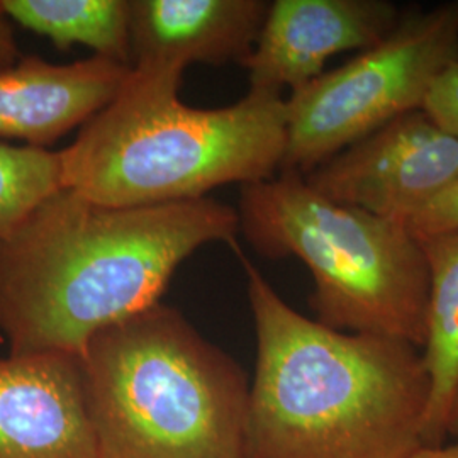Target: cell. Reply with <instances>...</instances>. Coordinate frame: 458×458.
Instances as JSON below:
<instances>
[{"mask_svg": "<svg viewBox=\"0 0 458 458\" xmlns=\"http://www.w3.org/2000/svg\"><path fill=\"white\" fill-rule=\"evenodd\" d=\"M231 246L257 335L245 458H411L423 448L421 348L306 318Z\"/></svg>", "mask_w": 458, "mask_h": 458, "instance_id": "obj_2", "label": "cell"}, {"mask_svg": "<svg viewBox=\"0 0 458 458\" xmlns=\"http://www.w3.org/2000/svg\"><path fill=\"white\" fill-rule=\"evenodd\" d=\"M238 219L262 257L308 267L316 321L423 348L429 268L403 225L329 200L293 172L243 185Z\"/></svg>", "mask_w": 458, "mask_h": 458, "instance_id": "obj_5", "label": "cell"}, {"mask_svg": "<svg viewBox=\"0 0 458 458\" xmlns=\"http://www.w3.org/2000/svg\"><path fill=\"white\" fill-rule=\"evenodd\" d=\"M183 72L132 65L115 98L60 151L64 187L104 206L147 208L274 179L287 143L285 98L248 90L226 107L196 109L179 98Z\"/></svg>", "mask_w": 458, "mask_h": 458, "instance_id": "obj_3", "label": "cell"}, {"mask_svg": "<svg viewBox=\"0 0 458 458\" xmlns=\"http://www.w3.org/2000/svg\"><path fill=\"white\" fill-rule=\"evenodd\" d=\"M448 437H454L455 442H458V395L452 412V421H450V429H448Z\"/></svg>", "mask_w": 458, "mask_h": 458, "instance_id": "obj_19", "label": "cell"}, {"mask_svg": "<svg viewBox=\"0 0 458 458\" xmlns=\"http://www.w3.org/2000/svg\"><path fill=\"white\" fill-rule=\"evenodd\" d=\"M429 268V301L423 344L429 395L425 446L443 445L458 395V231L420 240Z\"/></svg>", "mask_w": 458, "mask_h": 458, "instance_id": "obj_12", "label": "cell"}, {"mask_svg": "<svg viewBox=\"0 0 458 458\" xmlns=\"http://www.w3.org/2000/svg\"><path fill=\"white\" fill-rule=\"evenodd\" d=\"M316 192L404 225L458 182V140L425 111L401 115L304 175Z\"/></svg>", "mask_w": 458, "mask_h": 458, "instance_id": "obj_7", "label": "cell"}, {"mask_svg": "<svg viewBox=\"0 0 458 458\" xmlns=\"http://www.w3.org/2000/svg\"><path fill=\"white\" fill-rule=\"evenodd\" d=\"M60 189V151L0 143V238Z\"/></svg>", "mask_w": 458, "mask_h": 458, "instance_id": "obj_14", "label": "cell"}, {"mask_svg": "<svg viewBox=\"0 0 458 458\" xmlns=\"http://www.w3.org/2000/svg\"><path fill=\"white\" fill-rule=\"evenodd\" d=\"M268 5L263 0H130L132 65H243Z\"/></svg>", "mask_w": 458, "mask_h": 458, "instance_id": "obj_11", "label": "cell"}, {"mask_svg": "<svg viewBox=\"0 0 458 458\" xmlns=\"http://www.w3.org/2000/svg\"><path fill=\"white\" fill-rule=\"evenodd\" d=\"M19 60H21V51L17 47L11 21L0 9V70L16 65Z\"/></svg>", "mask_w": 458, "mask_h": 458, "instance_id": "obj_17", "label": "cell"}, {"mask_svg": "<svg viewBox=\"0 0 458 458\" xmlns=\"http://www.w3.org/2000/svg\"><path fill=\"white\" fill-rule=\"evenodd\" d=\"M130 72L98 56L73 64L21 56L0 70V138L48 149L102 111Z\"/></svg>", "mask_w": 458, "mask_h": 458, "instance_id": "obj_10", "label": "cell"}, {"mask_svg": "<svg viewBox=\"0 0 458 458\" xmlns=\"http://www.w3.org/2000/svg\"><path fill=\"white\" fill-rule=\"evenodd\" d=\"M455 62L458 0L401 14L382 41L285 98L287 143L278 174L308 175L394 119L421 111Z\"/></svg>", "mask_w": 458, "mask_h": 458, "instance_id": "obj_6", "label": "cell"}, {"mask_svg": "<svg viewBox=\"0 0 458 458\" xmlns=\"http://www.w3.org/2000/svg\"><path fill=\"white\" fill-rule=\"evenodd\" d=\"M423 111L458 140V62L448 66L431 87Z\"/></svg>", "mask_w": 458, "mask_h": 458, "instance_id": "obj_16", "label": "cell"}, {"mask_svg": "<svg viewBox=\"0 0 458 458\" xmlns=\"http://www.w3.org/2000/svg\"><path fill=\"white\" fill-rule=\"evenodd\" d=\"M411 458H458V442L438 446H423Z\"/></svg>", "mask_w": 458, "mask_h": 458, "instance_id": "obj_18", "label": "cell"}, {"mask_svg": "<svg viewBox=\"0 0 458 458\" xmlns=\"http://www.w3.org/2000/svg\"><path fill=\"white\" fill-rule=\"evenodd\" d=\"M79 359L98 458H245V370L175 308L98 331Z\"/></svg>", "mask_w": 458, "mask_h": 458, "instance_id": "obj_4", "label": "cell"}, {"mask_svg": "<svg viewBox=\"0 0 458 458\" xmlns=\"http://www.w3.org/2000/svg\"><path fill=\"white\" fill-rule=\"evenodd\" d=\"M0 458H98L79 357H0Z\"/></svg>", "mask_w": 458, "mask_h": 458, "instance_id": "obj_9", "label": "cell"}, {"mask_svg": "<svg viewBox=\"0 0 458 458\" xmlns=\"http://www.w3.org/2000/svg\"><path fill=\"white\" fill-rule=\"evenodd\" d=\"M0 9L62 51L83 45L94 56L132 66L128 0H0Z\"/></svg>", "mask_w": 458, "mask_h": 458, "instance_id": "obj_13", "label": "cell"}, {"mask_svg": "<svg viewBox=\"0 0 458 458\" xmlns=\"http://www.w3.org/2000/svg\"><path fill=\"white\" fill-rule=\"evenodd\" d=\"M399 19L401 11L387 0H276L243 64L250 90L297 92L323 75L329 58L372 48Z\"/></svg>", "mask_w": 458, "mask_h": 458, "instance_id": "obj_8", "label": "cell"}, {"mask_svg": "<svg viewBox=\"0 0 458 458\" xmlns=\"http://www.w3.org/2000/svg\"><path fill=\"white\" fill-rule=\"evenodd\" d=\"M238 211L211 197L113 208L60 189L0 238V331L11 355L81 357L98 331L160 302L200 246L236 243Z\"/></svg>", "mask_w": 458, "mask_h": 458, "instance_id": "obj_1", "label": "cell"}, {"mask_svg": "<svg viewBox=\"0 0 458 458\" xmlns=\"http://www.w3.org/2000/svg\"><path fill=\"white\" fill-rule=\"evenodd\" d=\"M416 240L458 231V182L428 202L403 225Z\"/></svg>", "mask_w": 458, "mask_h": 458, "instance_id": "obj_15", "label": "cell"}]
</instances>
